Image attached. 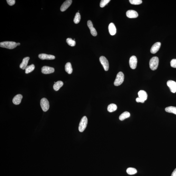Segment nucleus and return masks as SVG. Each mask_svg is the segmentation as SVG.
I'll return each instance as SVG.
<instances>
[{
  "label": "nucleus",
  "mask_w": 176,
  "mask_h": 176,
  "mask_svg": "<svg viewBox=\"0 0 176 176\" xmlns=\"http://www.w3.org/2000/svg\"><path fill=\"white\" fill-rule=\"evenodd\" d=\"M139 97L145 101L147 98V94L146 92L144 90H141L138 93Z\"/></svg>",
  "instance_id": "nucleus-18"
},
{
  "label": "nucleus",
  "mask_w": 176,
  "mask_h": 176,
  "mask_svg": "<svg viewBox=\"0 0 176 176\" xmlns=\"http://www.w3.org/2000/svg\"><path fill=\"white\" fill-rule=\"evenodd\" d=\"M40 105L42 110L44 112H46L49 110V104L48 101L45 98H43L40 102Z\"/></svg>",
  "instance_id": "nucleus-5"
},
{
  "label": "nucleus",
  "mask_w": 176,
  "mask_h": 176,
  "mask_svg": "<svg viewBox=\"0 0 176 176\" xmlns=\"http://www.w3.org/2000/svg\"><path fill=\"white\" fill-rule=\"evenodd\" d=\"M126 15L127 17L130 18H133L137 17L138 16L137 12L133 10H130L126 12Z\"/></svg>",
  "instance_id": "nucleus-13"
},
{
  "label": "nucleus",
  "mask_w": 176,
  "mask_h": 176,
  "mask_svg": "<svg viewBox=\"0 0 176 176\" xmlns=\"http://www.w3.org/2000/svg\"><path fill=\"white\" fill-rule=\"evenodd\" d=\"M17 46H19L20 45V43H17Z\"/></svg>",
  "instance_id": "nucleus-34"
},
{
  "label": "nucleus",
  "mask_w": 176,
  "mask_h": 176,
  "mask_svg": "<svg viewBox=\"0 0 176 176\" xmlns=\"http://www.w3.org/2000/svg\"><path fill=\"white\" fill-rule=\"evenodd\" d=\"M35 68L34 65L31 64V65L27 66L25 69L26 73L28 74L33 71Z\"/></svg>",
  "instance_id": "nucleus-25"
},
{
  "label": "nucleus",
  "mask_w": 176,
  "mask_h": 176,
  "mask_svg": "<svg viewBox=\"0 0 176 176\" xmlns=\"http://www.w3.org/2000/svg\"><path fill=\"white\" fill-rule=\"evenodd\" d=\"M66 42L68 44L71 46H74L76 45V42L74 40H73L70 38H68L66 40Z\"/></svg>",
  "instance_id": "nucleus-27"
},
{
  "label": "nucleus",
  "mask_w": 176,
  "mask_h": 176,
  "mask_svg": "<svg viewBox=\"0 0 176 176\" xmlns=\"http://www.w3.org/2000/svg\"><path fill=\"white\" fill-rule=\"evenodd\" d=\"M136 101L137 102V103H143L144 102V100H143L141 99V98H140V97H138L137 98H136Z\"/></svg>",
  "instance_id": "nucleus-32"
},
{
  "label": "nucleus",
  "mask_w": 176,
  "mask_h": 176,
  "mask_svg": "<svg viewBox=\"0 0 176 176\" xmlns=\"http://www.w3.org/2000/svg\"><path fill=\"white\" fill-rule=\"evenodd\" d=\"M17 45L16 42L13 41H6L1 42L0 43V46L2 47L5 48H6L12 49L16 47Z\"/></svg>",
  "instance_id": "nucleus-1"
},
{
  "label": "nucleus",
  "mask_w": 176,
  "mask_h": 176,
  "mask_svg": "<svg viewBox=\"0 0 176 176\" xmlns=\"http://www.w3.org/2000/svg\"><path fill=\"white\" fill-rule=\"evenodd\" d=\"M55 71V69L52 67L44 66L41 68V72L44 74L53 73Z\"/></svg>",
  "instance_id": "nucleus-9"
},
{
  "label": "nucleus",
  "mask_w": 176,
  "mask_h": 176,
  "mask_svg": "<svg viewBox=\"0 0 176 176\" xmlns=\"http://www.w3.org/2000/svg\"><path fill=\"white\" fill-rule=\"evenodd\" d=\"M65 70L68 74H71L72 72V68L70 62L67 63L65 66Z\"/></svg>",
  "instance_id": "nucleus-21"
},
{
  "label": "nucleus",
  "mask_w": 176,
  "mask_h": 176,
  "mask_svg": "<svg viewBox=\"0 0 176 176\" xmlns=\"http://www.w3.org/2000/svg\"><path fill=\"white\" fill-rule=\"evenodd\" d=\"M72 1L71 0H67L64 2L60 8V10L61 12H64L71 5Z\"/></svg>",
  "instance_id": "nucleus-12"
},
{
  "label": "nucleus",
  "mask_w": 176,
  "mask_h": 176,
  "mask_svg": "<svg viewBox=\"0 0 176 176\" xmlns=\"http://www.w3.org/2000/svg\"><path fill=\"white\" fill-rule=\"evenodd\" d=\"M81 20V15L79 12H77L75 15L73 21L74 23L76 24L78 23Z\"/></svg>",
  "instance_id": "nucleus-26"
},
{
  "label": "nucleus",
  "mask_w": 176,
  "mask_h": 176,
  "mask_svg": "<svg viewBox=\"0 0 176 176\" xmlns=\"http://www.w3.org/2000/svg\"><path fill=\"white\" fill-rule=\"evenodd\" d=\"M127 172L129 174L133 175L137 173V170L134 168L130 167L128 168L126 170Z\"/></svg>",
  "instance_id": "nucleus-24"
},
{
  "label": "nucleus",
  "mask_w": 176,
  "mask_h": 176,
  "mask_svg": "<svg viewBox=\"0 0 176 176\" xmlns=\"http://www.w3.org/2000/svg\"><path fill=\"white\" fill-rule=\"evenodd\" d=\"M170 64L172 68H176V59H172L171 60Z\"/></svg>",
  "instance_id": "nucleus-30"
},
{
  "label": "nucleus",
  "mask_w": 176,
  "mask_h": 176,
  "mask_svg": "<svg viewBox=\"0 0 176 176\" xmlns=\"http://www.w3.org/2000/svg\"><path fill=\"white\" fill-rule=\"evenodd\" d=\"M167 85L169 87L171 92L175 93L176 92V82L172 80H169L167 83Z\"/></svg>",
  "instance_id": "nucleus-8"
},
{
  "label": "nucleus",
  "mask_w": 176,
  "mask_h": 176,
  "mask_svg": "<svg viewBox=\"0 0 176 176\" xmlns=\"http://www.w3.org/2000/svg\"><path fill=\"white\" fill-rule=\"evenodd\" d=\"M171 176H176V168L174 169L171 174Z\"/></svg>",
  "instance_id": "nucleus-33"
},
{
  "label": "nucleus",
  "mask_w": 176,
  "mask_h": 176,
  "mask_svg": "<svg viewBox=\"0 0 176 176\" xmlns=\"http://www.w3.org/2000/svg\"><path fill=\"white\" fill-rule=\"evenodd\" d=\"M39 58L42 60H53L55 58V57L52 55H47L46 54H41L39 55Z\"/></svg>",
  "instance_id": "nucleus-14"
},
{
  "label": "nucleus",
  "mask_w": 176,
  "mask_h": 176,
  "mask_svg": "<svg viewBox=\"0 0 176 176\" xmlns=\"http://www.w3.org/2000/svg\"><path fill=\"white\" fill-rule=\"evenodd\" d=\"M159 59L157 57L151 58L149 62L150 68L152 70H154L157 69L158 66Z\"/></svg>",
  "instance_id": "nucleus-2"
},
{
  "label": "nucleus",
  "mask_w": 176,
  "mask_h": 176,
  "mask_svg": "<svg viewBox=\"0 0 176 176\" xmlns=\"http://www.w3.org/2000/svg\"><path fill=\"white\" fill-rule=\"evenodd\" d=\"M30 59V58L29 57H25L23 59L22 63L20 65V67L21 69H26V68L28 64Z\"/></svg>",
  "instance_id": "nucleus-17"
},
{
  "label": "nucleus",
  "mask_w": 176,
  "mask_h": 176,
  "mask_svg": "<svg viewBox=\"0 0 176 176\" xmlns=\"http://www.w3.org/2000/svg\"><path fill=\"white\" fill-rule=\"evenodd\" d=\"M110 0H102L100 3V6L101 8H103L106 5H107L108 3H109Z\"/></svg>",
  "instance_id": "nucleus-28"
},
{
  "label": "nucleus",
  "mask_w": 176,
  "mask_h": 176,
  "mask_svg": "<svg viewBox=\"0 0 176 176\" xmlns=\"http://www.w3.org/2000/svg\"><path fill=\"white\" fill-rule=\"evenodd\" d=\"M87 26H88L90 30L91 34L94 36H96L97 35V32L96 31V29L93 26V23H92L91 21L90 20L87 21Z\"/></svg>",
  "instance_id": "nucleus-10"
},
{
  "label": "nucleus",
  "mask_w": 176,
  "mask_h": 176,
  "mask_svg": "<svg viewBox=\"0 0 176 176\" xmlns=\"http://www.w3.org/2000/svg\"><path fill=\"white\" fill-rule=\"evenodd\" d=\"M165 111L167 112L173 113L176 115V107L173 106H169L166 108Z\"/></svg>",
  "instance_id": "nucleus-23"
},
{
  "label": "nucleus",
  "mask_w": 176,
  "mask_h": 176,
  "mask_svg": "<svg viewBox=\"0 0 176 176\" xmlns=\"http://www.w3.org/2000/svg\"><path fill=\"white\" fill-rule=\"evenodd\" d=\"M137 60L136 57L134 56H132L130 58L129 60L130 66L131 69H135L137 65Z\"/></svg>",
  "instance_id": "nucleus-7"
},
{
  "label": "nucleus",
  "mask_w": 176,
  "mask_h": 176,
  "mask_svg": "<svg viewBox=\"0 0 176 176\" xmlns=\"http://www.w3.org/2000/svg\"><path fill=\"white\" fill-rule=\"evenodd\" d=\"M7 2L9 5L12 6L15 4V0H7Z\"/></svg>",
  "instance_id": "nucleus-31"
},
{
  "label": "nucleus",
  "mask_w": 176,
  "mask_h": 176,
  "mask_svg": "<svg viewBox=\"0 0 176 176\" xmlns=\"http://www.w3.org/2000/svg\"><path fill=\"white\" fill-rule=\"evenodd\" d=\"M117 109V105L114 104H110L107 107L108 111L109 112H113L116 111Z\"/></svg>",
  "instance_id": "nucleus-22"
},
{
  "label": "nucleus",
  "mask_w": 176,
  "mask_h": 176,
  "mask_svg": "<svg viewBox=\"0 0 176 176\" xmlns=\"http://www.w3.org/2000/svg\"><path fill=\"white\" fill-rule=\"evenodd\" d=\"M124 76L122 72H119L116 76V79L114 82V84L115 86H118L122 84L124 81Z\"/></svg>",
  "instance_id": "nucleus-3"
},
{
  "label": "nucleus",
  "mask_w": 176,
  "mask_h": 176,
  "mask_svg": "<svg viewBox=\"0 0 176 176\" xmlns=\"http://www.w3.org/2000/svg\"><path fill=\"white\" fill-rule=\"evenodd\" d=\"M130 116V114L129 112L126 111L120 115L119 119L120 120L123 121L125 119L129 117Z\"/></svg>",
  "instance_id": "nucleus-20"
},
{
  "label": "nucleus",
  "mask_w": 176,
  "mask_h": 176,
  "mask_svg": "<svg viewBox=\"0 0 176 176\" xmlns=\"http://www.w3.org/2000/svg\"><path fill=\"white\" fill-rule=\"evenodd\" d=\"M63 85V83L62 81H59L55 83L53 86L54 89L56 91L59 90Z\"/></svg>",
  "instance_id": "nucleus-19"
},
{
  "label": "nucleus",
  "mask_w": 176,
  "mask_h": 176,
  "mask_svg": "<svg viewBox=\"0 0 176 176\" xmlns=\"http://www.w3.org/2000/svg\"><path fill=\"white\" fill-rule=\"evenodd\" d=\"M23 98V96L21 94H18L13 97V104L15 105H18L20 104L21 100Z\"/></svg>",
  "instance_id": "nucleus-15"
},
{
  "label": "nucleus",
  "mask_w": 176,
  "mask_h": 176,
  "mask_svg": "<svg viewBox=\"0 0 176 176\" xmlns=\"http://www.w3.org/2000/svg\"><path fill=\"white\" fill-rule=\"evenodd\" d=\"M88 123V120L86 116H84L82 118L79 123V130L80 132H83L85 130Z\"/></svg>",
  "instance_id": "nucleus-4"
},
{
  "label": "nucleus",
  "mask_w": 176,
  "mask_h": 176,
  "mask_svg": "<svg viewBox=\"0 0 176 176\" xmlns=\"http://www.w3.org/2000/svg\"><path fill=\"white\" fill-rule=\"evenodd\" d=\"M130 3L133 5H139L142 3L141 0H130Z\"/></svg>",
  "instance_id": "nucleus-29"
},
{
  "label": "nucleus",
  "mask_w": 176,
  "mask_h": 176,
  "mask_svg": "<svg viewBox=\"0 0 176 176\" xmlns=\"http://www.w3.org/2000/svg\"><path fill=\"white\" fill-rule=\"evenodd\" d=\"M99 60L105 70L108 71L109 69V63L107 59L105 57L103 56L100 57Z\"/></svg>",
  "instance_id": "nucleus-6"
},
{
  "label": "nucleus",
  "mask_w": 176,
  "mask_h": 176,
  "mask_svg": "<svg viewBox=\"0 0 176 176\" xmlns=\"http://www.w3.org/2000/svg\"><path fill=\"white\" fill-rule=\"evenodd\" d=\"M161 42H156L152 46L150 50V52L151 53L154 54L156 53L160 49L161 47Z\"/></svg>",
  "instance_id": "nucleus-11"
},
{
  "label": "nucleus",
  "mask_w": 176,
  "mask_h": 176,
  "mask_svg": "<svg viewBox=\"0 0 176 176\" xmlns=\"http://www.w3.org/2000/svg\"><path fill=\"white\" fill-rule=\"evenodd\" d=\"M109 31L111 35H114L116 34V30L115 24L112 23H111L108 27Z\"/></svg>",
  "instance_id": "nucleus-16"
}]
</instances>
